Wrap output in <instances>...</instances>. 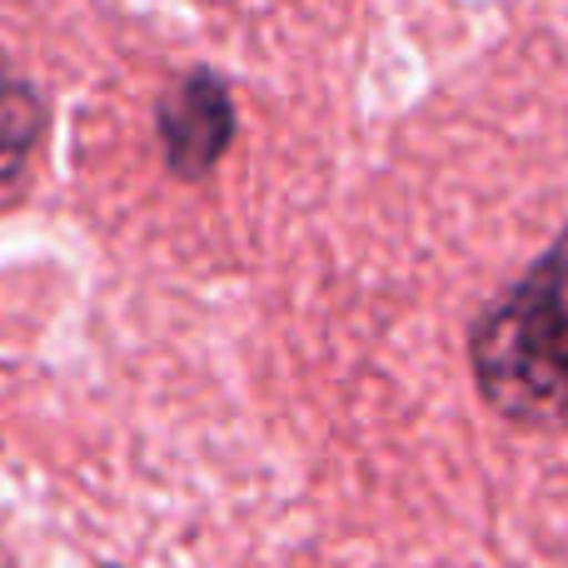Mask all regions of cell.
Masks as SVG:
<instances>
[{"label":"cell","mask_w":568,"mask_h":568,"mask_svg":"<svg viewBox=\"0 0 568 568\" xmlns=\"http://www.w3.org/2000/svg\"><path fill=\"white\" fill-rule=\"evenodd\" d=\"M155 125H160L170 175L205 180L225 160L230 140H235V100H230V85L215 70H190V75L170 80V90L160 95Z\"/></svg>","instance_id":"7a4b0ae2"},{"label":"cell","mask_w":568,"mask_h":568,"mask_svg":"<svg viewBox=\"0 0 568 568\" xmlns=\"http://www.w3.org/2000/svg\"><path fill=\"white\" fill-rule=\"evenodd\" d=\"M469 364L499 419L568 429V230L479 314Z\"/></svg>","instance_id":"6da1fadb"},{"label":"cell","mask_w":568,"mask_h":568,"mask_svg":"<svg viewBox=\"0 0 568 568\" xmlns=\"http://www.w3.org/2000/svg\"><path fill=\"white\" fill-rule=\"evenodd\" d=\"M45 135V105L40 95L16 75H0V185L20 175L30 150Z\"/></svg>","instance_id":"3957f363"}]
</instances>
